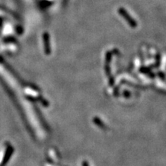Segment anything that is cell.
Wrapping results in <instances>:
<instances>
[{
	"label": "cell",
	"mask_w": 166,
	"mask_h": 166,
	"mask_svg": "<svg viewBox=\"0 0 166 166\" xmlns=\"http://www.w3.org/2000/svg\"><path fill=\"white\" fill-rule=\"evenodd\" d=\"M119 13L121 14L124 18H125V20L129 23V24H130V26H132V27H135V26H136V22L132 19V18L130 16V15H128V14L127 13V12H126L124 9H120Z\"/></svg>",
	"instance_id": "cell-1"
}]
</instances>
